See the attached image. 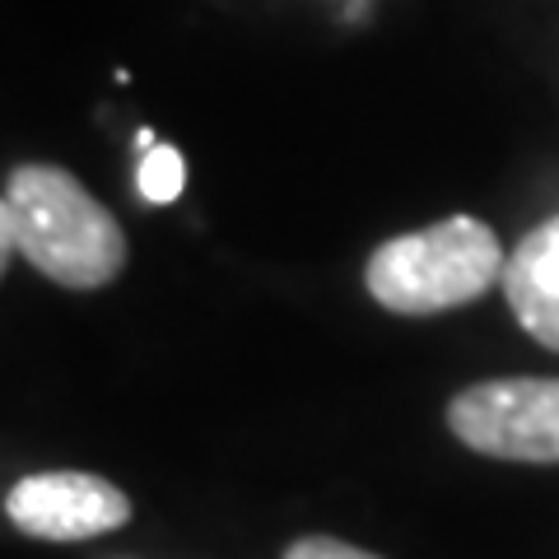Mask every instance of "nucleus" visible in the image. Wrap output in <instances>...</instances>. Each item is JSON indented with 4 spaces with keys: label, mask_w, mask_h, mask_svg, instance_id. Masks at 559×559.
<instances>
[{
    "label": "nucleus",
    "mask_w": 559,
    "mask_h": 559,
    "mask_svg": "<svg viewBox=\"0 0 559 559\" xmlns=\"http://www.w3.org/2000/svg\"><path fill=\"white\" fill-rule=\"evenodd\" d=\"M0 238L5 257L20 252L61 289H103L127 271V229L70 168L20 164L0 191Z\"/></svg>",
    "instance_id": "nucleus-1"
},
{
    "label": "nucleus",
    "mask_w": 559,
    "mask_h": 559,
    "mask_svg": "<svg viewBox=\"0 0 559 559\" xmlns=\"http://www.w3.org/2000/svg\"><path fill=\"white\" fill-rule=\"evenodd\" d=\"M503 299H509L518 326L527 331L536 345H546L559 355V215L540 219L509 252Z\"/></svg>",
    "instance_id": "nucleus-5"
},
{
    "label": "nucleus",
    "mask_w": 559,
    "mask_h": 559,
    "mask_svg": "<svg viewBox=\"0 0 559 559\" xmlns=\"http://www.w3.org/2000/svg\"><path fill=\"white\" fill-rule=\"evenodd\" d=\"M5 518L33 540H94L131 522V495L94 471H33L5 489Z\"/></svg>",
    "instance_id": "nucleus-4"
},
{
    "label": "nucleus",
    "mask_w": 559,
    "mask_h": 559,
    "mask_svg": "<svg viewBox=\"0 0 559 559\" xmlns=\"http://www.w3.org/2000/svg\"><path fill=\"white\" fill-rule=\"evenodd\" d=\"M280 559H382V555L349 546V540H336V536H299Z\"/></svg>",
    "instance_id": "nucleus-7"
},
{
    "label": "nucleus",
    "mask_w": 559,
    "mask_h": 559,
    "mask_svg": "<svg viewBox=\"0 0 559 559\" xmlns=\"http://www.w3.org/2000/svg\"><path fill=\"white\" fill-rule=\"evenodd\" d=\"M182 182H187V164L182 154L173 145H154L145 150V159H140V173H135V187L140 197H145L150 205H168L182 197Z\"/></svg>",
    "instance_id": "nucleus-6"
},
{
    "label": "nucleus",
    "mask_w": 559,
    "mask_h": 559,
    "mask_svg": "<svg viewBox=\"0 0 559 559\" xmlns=\"http://www.w3.org/2000/svg\"><path fill=\"white\" fill-rule=\"evenodd\" d=\"M448 429L480 457L559 462V378H485L448 401Z\"/></svg>",
    "instance_id": "nucleus-3"
},
{
    "label": "nucleus",
    "mask_w": 559,
    "mask_h": 559,
    "mask_svg": "<svg viewBox=\"0 0 559 559\" xmlns=\"http://www.w3.org/2000/svg\"><path fill=\"white\" fill-rule=\"evenodd\" d=\"M135 145H140V150H154L159 140H154V131H140V135H135Z\"/></svg>",
    "instance_id": "nucleus-8"
},
{
    "label": "nucleus",
    "mask_w": 559,
    "mask_h": 559,
    "mask_svg": "<svg viewBox=\"0 0 559 559\" xmlns=\"http://www.w3.org/2000/svg\"><path fill=\"white\" fill-rule=\"evenodd\" d=\"M503 242L485 219L448 215L429 229L378 242L364 266V289L396 318H433L480 304L489 289L503 285Z\"/></svg>",
    "instance_id": "nucleus-2"
}]
</instances>
